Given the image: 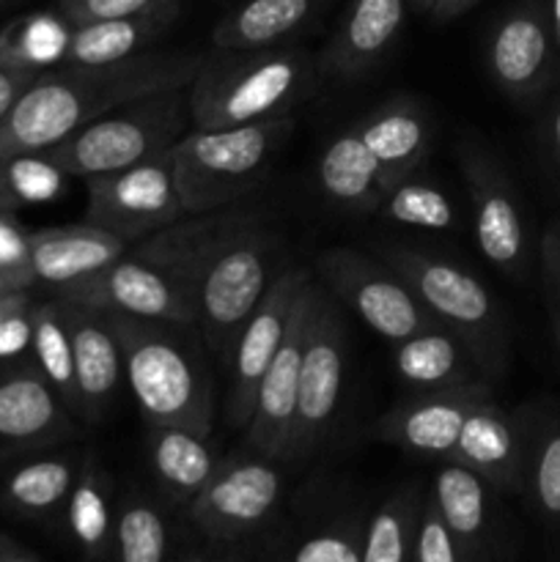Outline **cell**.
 I'll return each instance as SVG.
<instances>
[{
    "label": "cell",
    "mask_w": 560,
    "mask_h": 562,
    "mask_svg": "<svg viewBox=\"0 0 560 562\" xmlns=\"http://www.w3.org/2000/svg\"><path fill=\"white\" fill-rule=\"evenodd\" d=\"M137 258L168 272L190 294L209 349L231 360L236 338L267 294L272 234L253 212H201L154 231Z\"/></svg>",
    "instance_id": "obj_1"
},
{
    "label": "cell",
    "mask_w": 560,
    "mask_h": 562,
    "mask_svg": "<svg viewBox=\"0 0 560 562\" xmlns=\"http://www.w3.org/2000/svg\"><path fill=\"white\" fill-rule=\"evenodd\" d=\"M201 53L146 49L113 64L38 71L0 121V162L22 154H44L88 121L165 91H181L195 80Z\"/></svg>",
    "instance_id": "obj_2"
},
{
    "label": "cell",
    "mask_w": 560,
    "mask_h": 562,
    "mask_svg": "<svg viewBox=\"0 0 560 562\" xmlns=\"http://www.w3.org/2000/svg\"><path fill=\"white\" fill-rule=\"evenodd\" d=\"M313 71L305 49H217L187 86L192 126L220 130L291 115L313 88Z\"/></svg>",
    "instance_id": "obj_3"
},
{
    "label": "cell",
    "mask_w": 560,
    "mask_h": 562,
    "mask_svg": "<svg viewBox=\"0 0 560 562\" xmlns=\"http://www.w3.org/2000/svg\"><path fill=\"white\" fill-rule=\"evenodd\" d=\"M379 256L406 280L439 327L459 335L486 376L508 366V324L492 291L461 263L410 245H382Z\"/></svg>",
    "instance_id": "obj_4"
},
{
    "label": "cell",
    "mask_w": 560,
    "mask_h": 562,
    "mask_svg": "<svg viewBox=\"0 0 560 562\" xmlns=\"http://www.w3.org/2000/svg\"><path fill=\"white\" fill-rule=\"evenodd\" d=\"M289 132L291 115L220 130L192 126L170 146L184 214L214 212L245 198Z\"/></svg>",
    "instance_id": "obj_5"
},
{
    "label": "cell",
    "mask_w": 560,
    "mask_h": 562,
    "mask_svg": "<svg viewBox=\"0 0 560 562\" xmlns=\"http://www.w3.org/2000/svg\"><path fill=\"white\" fill-rule=\"evenodd\" d=\"M124 357V376L148 426H187L212 431V387L187 351L159 322L104 313Z\"/></svg>",
    "instance_id": "obj_6"
},
{
    "label": "cell",
    "mask_w": 560,
    "mask_h": 562,
    "mask_svg": "<svg viewBox=\"0 0 560 562\" xmlns=\"http://www.w3.org/2000/svg\"><path fill=\"white\" fill-rule=\"evenodd\" d=\"M181 91H165L157 97L121 104L99 119L88 121L60 143L44 151V157L64 176L113 173L143 162L173 146L190 121V104Z\"/></svg>",
    "instance_id": "obj_7"
},
{
    "label": "cell",
    "mask_w": 560,
    "mask_h": 562,
    "mask_svg": "<svg viewBox=\"0 0 560 562\" xmlns=\"http://www.w3.org/2000/svg\"><path fill=\"white\" fill-rule=\"evenodd\" d=\"M318 274L340 305L351 307L362 324L390 344L437 327L415 291L390 263L373 261L357 250L333 247L318 252Z\"/></svg>",
    "instance_id": "obj_8"
},
{
    "label": "cell",
    "mask_w": 560,
    "mask_h": 562,
    "mask_svg": "<svg viewBox=\"0 0 560 562\" xmlns=\"http://www.w3.org/2000/svg\"><path fill=\"white\" fill-rule=\"evenodd\" d=\"M86 181V220L121 236L126 245L184 217L170 148L130 168L88 176Z\"/></svg>",
    "instance_id": "obj_9"
},
{
    "label": "cell",
    "mask_w": 560,
    "mask_h": 562,
    "mask_svg": "<svg viewBox=\"0 0 560 562\" xmlns=\"http://www.w3.org/2000/svg\"><path fill=\"white\" fill-rule=\"evenodd\" d=\"M459 162L470 195L475 241L483 258L497 272L522 280L530 269L533 239L525 206L508 170L478 143L461 146Z\"/></svg>",
    "instance_id": "obj_10"
},
{
    "label": "cell",
    "mask_w": 560,
    "mask_h": 562,
    "mask_svg": "<svg viewBox=\"0 0 560 562\" xmlns=\"http://www.w3.org/2000/svg\"><path fill=\"white\" fill-rule=\"evenodd\" d=\"M346 371V327L340 305L318 289L300 368L294 442L291 459L313 456L333 428Z\"/></svg>",
    "instance_id": "obj_11"
},
{
    "label": "cell",
    "mask_w": 560,
    "mask_h": 562,
    "mask_svg": "<svg viewBox=\"0 0 560 562\" xmlns=\"http://www.w3.org/2000/svg\"><path fill=\"white\" fill-rule=\"evenodd\" d=\"M55 294L97 313H119L159 324L195 322L190 294L168 272L143 258H126V252L93 274L60 285Z\"/></svg>",
    "instance_id": "obj_12"
},
{
    "label": "cell",
    "mask_w": 560,
    "mask_h": 562,
    "mask_svg": "<svg viewBox=\"0 0 560 562\" xmlns=\"http://www.w3.org/2000/svg\"><path fill=\"white\" fill-rule=\"evenodd\" d=\"M280 492L283 481L269 464V456H234L214 467L187 510L206 541L234 543L269 519Z\"/></svg>",
    "instance_id": "obj_13"
},
{
    "label": "cell",
    "mask_w": 560,
    "mask_h": 562,
    "mask_svg": "<svg viewBox=\"0 0 560 562\" xmlns=\"http://www.w3.org/2000/svg\"><path fill=\"white\" fill-rule=\"evenodd\" d=\"M486 66L494 86L516 102L547 93L560 75V47L549 9L527 0L500 16L489 33Z\"/></svg>",
    "instance_id": "obj_14"
},
{
    "label": "cell",
    "mask_w": 560,
    "mask_h": 562,
    "mask_svg": "<svg viewBox=\"0 0 560 562\" xmlns=\"http://www.w3.org/2000/svg\"><path fill=\"white\" fill-rule=\"evenodd\" d=\"M316 294L318 285L313 280H307L300 300H296L294 313H291V324L285 329L283 344H280L278 355L272 357L269 368L264 371L261 382H258L250 420L245 426L247 445L256 453L269 456V459H289L291 456L296 398H300L302 351H305L307 322H311Z\"/></svg>",
    "instance_id": "obj_15"
},
{
    "label": "cell",
    "mask_w": 560,
    "mask_h": 562,
    "mask_svg": "<svg viewBox=\"0 0 560 562\" xmlns=\"http://www.w3.org/2000/svg\"><path fill=\"white\" fill-rule=\"evenodd\" d=\"M307 280L311 278L302 269H285L278 278H272L267 294L261 296L258 307L236 338L234 351H231L228 423L239 431H245L247 420H250L258 382H261L264 371L283 344L291 313H294V305Z\"/></svg>",
    "instance_id": "obj_16"
},
{
    "label": "cell",
    "mask_w": 560,
    "mask_h": 562,
    "mask_svg": "<svg viewBox=\"0 0 560 562\" xmlns=\"http://www.w3.org/2000/svg\"><path fill=\"white\" fill-rule=\"evenodd\" d=\"M483 393H489V384L483 379L459 390L417 393L415 398L390 409L377 423V437L410 453L450 459L467 415Z\"/></svg>",
    "instance_id": "obj_17"
},
{
    "label": "cell",
    "mask_w": 560,
    "mask_h": 562,
    "mask_svg": "<svg viewBox=\"0 0 560 562\" xmlns=\"http://www.w3.org/2000/svg\"><path fill=\"white\" fill-rule=\"evenodd\" d=\"M410 0H349L333 38L316 60V71L349 82L382 64L399 38Z\"/></svg>",
    "instance_id": "obj_18"
},
{
    "label": "cell",
    "mask_w": 560,
    "mask_h": 562,
    "mask_svg": "<svg viewBox=\"0 0 560 562\" xmlns=\"http://www.w3.org/2000/svg\"><path fill=\"white\" fill-rule=\"evenodd\" d=\"M71 431L69 409L42 371H14L0 379V456L53 448Z\"/></svg>",
    "instance_id": "obj_19"
},
{
    "label": "cell",
    "mask_w": 560,
    "mask_h": 562,
    "mask_svg": "<svg viewBox=\"0 0 560 562\" xmlns=\"http://www.w3.org/2000/svg\"><path fill=\"white\" fill-rule=\"evenodd\" d=\"M450 461L470 467L497 492H522L519 420L492 398V390L472 404Z\"/></svg>",
    "instance_id": "obj_20"
},
{
    "label": "cell",
    "mask_w": 560,
    "mask_h": 562,
    "mask_svg": "<svg viewBox=\"0 0 560 562\" xmlns=\"http://www.w3.org/2000/svg\"><path fill=\"white\" fill-rule=\"evenodd\" d=\"M64 302L69 324L71 349H75V376L80 393V415L88 420H102L119 393L124 376V357L119 340L104 313Z\"/></svg>",
    "instance_id": "obj_21"
},
{
    "label": "cell",
    "mask_w": 560,
    "mask_h": 562,
    "mask_svg": "<svg viewBox=\"0 0 560 562\" xmlns=\"http://www.w3.org/2000/svg\"><path fill=\"white\" fill-rule=\"evenodd\" d=\"M126 252V241L93 223L58 225L27 234V261L38 283L60 289L93 274Z\"/></svg>",
    "instance_id": "obj_22"
},
{
    "label": "cell",
    "mask_w": 560,
    "mask_h": 562,
    "mask_svg": "<svg viewBox=\"0 0 560 562\" xmlns=\"http://www.w3.org/2000/svg\"><path fill=\"white\" fill-rule=\"evenodd\" d=\"M368 151L388 176L390 187L412 176L426 162L434 143V124L428 110L412 97H390L366 119L355 121Z\"/></svg>",
    "instance_id": "obj_23"
},
{
    "label": "cell",
    "mask_w": 560,
    "mask_h": 562,
    "mask_svg": "<svg viewBox=\"0 0 560 562\" xmlns=\"http://www.w3.org/2000/svg\"><path fill=\"white\" fill-rule=\"evenodd\" d=\"M179 14L181 0H165V3L154 5L148 11H137V14L108 16V20L71 25L64 64H113V60L146 53V49L154 47V42H159L173 27Z\"/></svg>",
    "instance_id": "obj_24"
},
{
    "label": "cell",
    "mask_w": 560,
    "mask_h": 562,
    "mask_svg": "<svg viewBox=\"0 0 560 562\" xmlns=\"http://www.w3.org/2000/svg\"><path fill=\"white\" fill-rule=\"evenodd\" d=\"M318 190L351 214H377L384 192L390 190L388 176L382 173L357 124L344 126L329 137L316 162Z\"/></svg>",
    "instance_id": "obj_25"
},
{
    "label": "cell",
    "mask_w": 560,
    "mask_h": 562,
    "mask_svg": "<svg viewBox=\"0 0 560 562\" xmlns=\"http://www.w3.org/2000/svg\"><path fill=\"white\" fill-rule=\"evenodd\" d=\"M393 362L404 384L417 393H443L481 382V368L470 349L445 327H428L423 333L393 344Z\"/></svg>",
    "instance_id": "obj_26"
},
{
    "label": "cell",
    "mask_w": 560,
    "mask_h": 562,
    "mask_svg": "<svg viewBox=\"0 0 560 562\" xmlns=\"http://www.w3.org/2000/svg\"><path fill=\"white\" fill-rule=\"evenodd\" d=\"M428 492L459 538L467 562L492 554V486L478 472L448 459Z\"/></svg>",
    "instance_id": "obj_27"
},
{
    "label": "cell",
    "mask_w": 560,
    "mask_h": 562,
    "mask_svg": "<svg viewBox=\"0 0 560 562\" xmlns=\"http://www.w3.org/2000/svg\"><path fill=\"white\" fill-rule=\"evenodd\" d=\"M522 428V492L547 525H560V406H533Z\"/></svg>",
    "instance_id": "obj_28"
},
{
    "label": "cell",
    "mask_w": 560,
    "mask_h": 562,
    "mask_svg": "<svg viewBox=\"0 0 560 562\" xmlns=\"http://www.w3.org/2000/svg\"><path fill=\"white\" fill-rule=\"evenodd\" d=\"M148 459L159 488L176 508H190L217 467L206 434L187 426H148Z\"/></svg>",
    "instance_id": "obj_29"
},
{
    "label": "cell",
    "mask_w": 560,
    "mask_h": 562,
    "mask_svg": "<svg viewBox=\"0 0 560 562\" xmlns=\"http://www.w3.org/2000/svg\"><path fill=\"white\" fill-rule=\"evenodd\" d=\"M318 0H245L212 31L214 49H261L300 31Z\"/></svg>",
    "instance_id": "obj_30"
},
{
    "label": "cell",
    "mask_w": 560,
    "mask_h": 562,
    "mask_svg": "<svg viewBox=\"0 0 560 562\" xmlns=\"http://www.w3.org/2000/svg\"><path fill=\"white\" fill-rule=\"evenodd\" d=\"M66 527L86 558L99 560L113 552V488L110 477L93 459H86L77 470L66 499Z\"/></svg>",
    "instance_id": "obj_31"
},
{
    "label": "cell",
    "mask_w": 560,
    "mask_h": 562,
    "mask_svg": "<svg viewBox=\"0 0 560 562\" xmlns=\"http://www.w3.org/2000/svg\"><path fill=\"white\" fill-rule=\"evenodd\" d=\"M77 464L69 456H44L25 461L9 472L0 488V503L25 519H47L66 505L75 483Z\"/></svg>",
    "instance_id": "obj_32"
},
{
    "label": "cell",
    "mask_w": 560,
    "mask_h": 562,
    "mask_svg": "<svg viewBox=\"0 0 560 562\" xmlns=\"http://www.w3.org/2000/svg\"><path fill=\"white\" fill-rule=\"evenodd\" d=\"M31 346L36 355L38 371L49 387L58 393L69 412H80V393L75 376V349H71L69 324H66L64 302H44L31 307Z\"/></svg>",
    "instance_id": "obj_33"
},
{
    "label": "cell",
    "mask_w": 560,
    "mask_h": 562,
    "mask_svg": "<svg viewBox=\"0 0 560 562\" xmlns=\"http://www.w3.org/2000/svg\"><path fill=\"white\" fill-rule=\"evenodd\" d=\"M71 25L58 11H36L11 20L0 31V64L44 71L64 64Z\"/></svg>",
    "instance_id": "obj_34"
},
{
    "label": "cell",
    "mask_w": 560,
    "mask_h": 562,
    "mask_svg": "<svg viewBox=\"0 0 560 562\" xmlns=\"http://www.w3.org/2000/svg\"><path fill=\"white\" fill-rule=\"evenodd\" d=\"M421 483H406L395 488L366 521L362 536V562H406L412 560L417 519L423 508Z\"/></svg>",
    "instance_id": "obj_35"
},
{
    "label": "cell",
    "mask_w": 560,
    "mask_h": 562,
    "mask_svg": "<svg viewBox=\"0 0 560 562\" xmlns=\"http://www.w3.org/2000/svg\"><path fill=\"white\" fill-rule=\"evenodd\" d=\"M113 552L121 562H163L168 558V521L152 499L137 494L121 499L115 510Z\"/></svg>",
    "instance_id": "obj_36"
},
{
    "label": "cell",
    "mask_w": 560,
    "mask_h": 562,
    "mask_svg": "<svg viewBox=\"0 0 560 562\" xmlns=\"http://www.w3.org/2000/svg\"><path fill=\"white\" fill-rule=\"evenodd\" d=\"M377 214L390 223L404 225V228L448 231L456 225V206L450 203V198L437 184L423 181L417 173L395 181L384 192Z\"/></svg>",
    "instance_id": "obj_37"
},
{
    "label": "cell",
    "mask_w": 560,
    "mask_h": 562,
    "mask_svg": "<svg viewBox=\"0 0 560 562\" xmlns=\"http://www.w3.org/2000/svg\"><path fill=\"white\" fill-rule=\"evenodd\" d=\"M362 536L366 525L355 516H346L302 538L289 558L294 562H362Z\"/></svg>",
    "instance_id": "obj_38"
},
{
    "label": "cell",
    "mask_w": 560,
    "mask_h": 562,
    "mask_svg": "<svg viewBox=\"0 0 560 562\" xmlns=\"http://www.w3.org/2000/svg\"><path fill=\"white\" fill-rule=\"evenodd\" d=\"M412 560L415 562H467L464 549H461L459 538L453 536L450 525L445 521L443 510L434 503L432 492H426L421 508V519H417L415 547H412Z\"/></svg>",
    "instance_id": "obj_39"
},
{
    "label": "cell",
    "mask_w": 560,
    "mask_h": 562,
    "mask_svg": "<svg viewBox=\"0 0 560 562\" xmlns=\"http://www.w3.org/2000/svg\"><path fill=\"white\" fill-rule=\"evenodd\" d=\"M16 201H49L60 190V170L44 154H22L3 162Z\"/></svg>",
    "instance_id": "obj_40"
},
{
    "label": "cell",
    "mask_w": 560,
    "mask_h": 562,
    "mask_svg": "<svg viewBox=\"0 0 560 562\" xmlns=\"http://www.w3.org/2000/svg\"><path fill=\"white\" fill-rule=\"evenodd\" d=\"M538 261H541L544 291H547L555 344H558L560 355V217H555L544 228L541 241H538Z\"/></svg>",
    "instance_id": "obj_41"
},
{
    "label": "cell",
    "mask_w": 560,
    "mask_h": 562,
    "mask_svg": "<svg viewBox=\"0 0 560 562\" xmlns=\"http://www.w3.org/2000/svg\"><path fill=\"white\" fill-rule=\"evenodd\" d=\"M165 0H58L55 11L69 25H82L91 20H108V16H126L137 11H148Z\"/></svg>",
    "instance_id": "obj_42"
},
{
    "label": "cell",
    "mask_w": 560,
    "mask_h": 562,
    "mask_svg": "<svg viewBox=\"0 0 560 562\" xmlns=\"http://www.w3.org/2000/svg\"><path fill=\"white\" fill-rule=\"evenodd\" d=\"M0 269L33 278L31 261H27V234L11 220L9 212H0Z\"/></svg>",
    "instance_id": "obj_43"
},
{
    "label": "cell",
    "mask_w": 560,
    "mask_h": 562,
    "mask_svg": "<svg viewBox=\"0 0 560 562\" xmlns=\"http://www.w3.org/2000/svg\"><path fill=\"white\" fill-rule=\"evenodd\" d=\"M31 307L0 322V357H11L31 344Z\"/></svg>",
    "instance_id": "obj_44"
},
{
    "label": "cell",
    "mask_w": 560,
    "mask_h": 562,
    "mask_svg": "<svg viewBox=\"0 0 560 562\" xmlns=\"http://www.w3.org/2000/svg\"><path fill=\"white\" fill-rule=\"evenodd\" d=\"M541 143L547 151L549 165L560 181V93L547 104V113L541 119Z\"/></svg>",
    "instance_id": "obj_45"
},
{
    "label": "cell",
    "mask_w": 560,
    "mask_h": 562,
    "mask_svg": "<svg viewBox=\"0 0 560 562\" xmlns=\"http://www.w3.org/2000/svg\"><path fill=\"white\" fill-rule=\"evenodd\" d=\"M38 71H25V69H14V66H3L0 64V121L3 115L9 113L11 104L20 99V93L36 80Z\"/></svg>",
    "instance_id": "obj_46"
},
{
    "label": "cell",
    "mask_w": 560,
    "mask_h": 562,
    "mask_svg": "<svg viewBox=\"0 0 560 562\" xmlns=\"http://www.w3.org/2000/svg\"><path fill=\"white\" fill-rule=\"evenodd\" d=\"M42 560V554L33 552L31 547L20 543L16 538H11L9 532L0 530V562H36Z\"/></svg>",
    "instance_id": "obj_47"
},
{
    "label": "cell",
    "mask_w": 560,
    "mask_h": 562,
    "mask_svg": "<svg viewBox=\"0 0 560 562\" xmlns=\"http://www.w3.org/2000/svg\"><path fill=\"white\" fill-rule=\"evenodd\" d=\"M475 3L478 0H434L428 14L434 16V22H450L464 14V11H470Z\"/></svg>",
    "instance_id": "obj_48"
},
{
    "label": "cell",
    "mask_w": 560,
    "mask_h": 562,
    "mask_svg": "<svg viewBox=\"0 0 560 562\" xmlns=\"http://www.w3.org/2000/svg\"><path fill=\"white\" fill-rule=\"evenodd\" d=\"M31 307V300H27L25 289L20 291H9V294H0V322L9 316H14V313H22Z\"/></svg>",
    "instance_id": "obj_49"
},
{
    "label": "cell",
    "mask_w": 560,
    "mask_h": 562,
    "mask_svg": "<svg viewBox=\"0 0 560 562\" xmlns=\"http://www.w3.org/2000/svg\"><path fill=\"white\" fill-rule=\"evenodd\" d=\"M31 283H36V280H33L31 274L5 272V269H0V294H9V291L27 289V285H31Z\"/></svg>",
    "instance_id": "obj_50"
},
{
    "label": "cell",
    "mask_w": 560,
    "mask_h": 562,
    "mask_svg": "<svg viewBox=\"0 0 560 562\" xmlns=\"http://www.w3.org/2000/svg\"><path fill=\"white\" fill-rule=\"evenodd\" d=\"M16 203L20 201H16L14 190H11V184H9V176H5L3 162H0V212H11Z\"/></svg>",
    "instance_id": "obj_51"
},
{
    "label": "cell",
    "mask_w": 560,
    "mask_h": 562,
    "mask_svg": "<svg viewBox=\"0 0 560 562\" xmlns=\"http://www.w3.org/2000/svg\"><path fill=\"white\" fill-rule=\"evenodd\" d=\"M549 20H552V31L560 47V0H552V3H549Z\"/></svg>",
    "instance_id": "obj_52"
},
{
    "label": "cell",
    "mask_w": 560,
    "mask_h": 562,
    "mask_svg": "<svg viewBox=\"0 0 560 562\" xmlns=\"http://www.w3.org/2000/svg\"><path fill=\"white\" fill-rule=\"evenodd\" d=\"M410 5L415 11H421V14H428V9L434 5V0H410Z\"/></svg>",
    "instance_id": "obj_53"
},
{
    "label": "cell",
    "mask_w": 560,
    "mask_h": 562,
    "mask_svg": "<svg viewBox=\"0 0 560 562\" xmlns=\"http://www.w3.org/2000/svg\"><path fill=\"white\" fill-rule=\"evenodd\" d=\"M5 3H9V0H0V5H5Z\"/></svg>",
    "instance_id": "obj_54"
}]
</instances>
